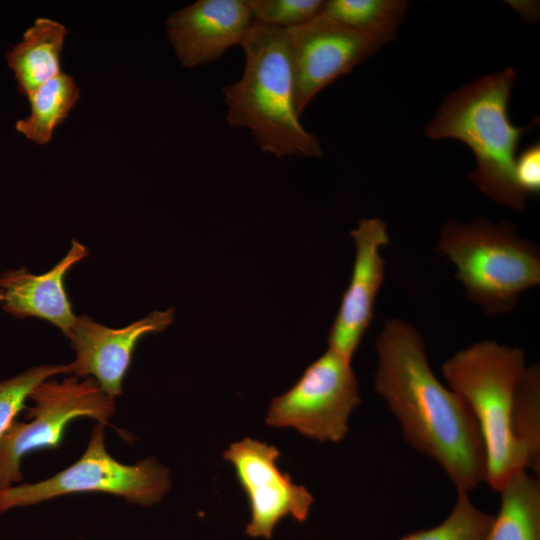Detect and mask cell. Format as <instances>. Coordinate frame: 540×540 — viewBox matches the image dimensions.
I'll list each match as a JSON object with an SVG mask.
<instances>
[{
	"label": "cell",
	"mask_w": 540,
	"mask_h": 540,
	"mask_svg": "<svg viewBox=\"0 0 540 540\" xmlns=\"http://www.w3.org/2000/svg\"><path fill=\"white\" fill-rule=\"evenodd\" d=\"M374 389L398 420L405 440L435 461L457 491L485 482L486 462L478 425L465 401L430 368L420 333L392 318L377 336Z\"/></svg>",
	"instance_id": "cell-1"
},
{
	"label": "cell",
	"mask_w": 540,
	"mask_h": 540,
	"mask_svg": "<svg viewBox=\"0 0 540 540\" xmlns=\"http://www.w3.org/2000/svg\"><path fill=\"white\" fill-rule=\"evenodd\" d=\"M240 46V79L222 88L231 127L248 129L261 152L283 157H321L319 139L300 122L286 29L253 23Z\"/></svg>",
	"instance_id": "cell-2"
},
{
	"label": "cell",
	"mask_w": 540,
	"mask_h": 540,
	"mask_svg": "<svg viewBox=\"0 0 540 540\" xmlns=\"http://www.w3.org/2000/svg\"><path fill=\"white\" fill-rule=\"evenodd\" d=\"M514 80V69L506 68L449 94L425 134L465 143L477 162L471 182L497 204L521 211L527 196L515 180V152L529 127L514 126L508 116Z\"/></svg>",
	"instance_id": "cell-3"
},
{
	"label": "cell",
	"mask_w": 540,
	"mask_h": 540,
	"mask_svg": "<svg viewBox=\"0 0 540 540\" xmlns=\"http://www.w3.org/2000/svg\"><path fill=\"white\" fill-rule=\"evenodd\" d=\"M525 367L521 348L490 340L457 351L441 367L448 387L465 401L478 425L485 482L496 491L514 474L527 471L511 432L516 386Z\"/></svg>",
	"instance_id": "cell-4"
},
{
	"label": "cell",
	"mask_w": 540,
	"mask_h": 540,
	"mask_svg": "<svg viewBox=\"0 0 540 540\" xmlns=\"http://www.w3.org/2000/svg\"><path fill=\"white\" fill-rule=\"evenodd\" d=\"M437 251L454 264L466 298L488 315L512 311L522 292L540 284L538 247L506 220L447 221Z\"/></svg>",
	"instance_id": "cell-5"
},
{
	"label": "cell",
	"mask_w": 540,
	"mask_h": 540,
	"mask_svg": "<svg viewBox=\"0 0 540 540\" xmlns=\"http://www.w3.org/2000/svg\"><path fill=\"white\" fill-rule=\"evenodd\" d=\"M104 426H94L85 452L68 468L34 484L0 490V512L81 492L109 493L141 506L158 503L171 488L169 471L155 458L133 465L114 459L105 447Z\"/></svg>",
	"instance_id": "cell-6"
},
{
	"label": "cell",
	"mask_w": 540,
	"mask_h": 540,
	"mask_svg": "<svg viewBox=\"0 0 540 540\" xmlns=\"http://www.w3.org/2000/svg\"><path fill=\"white\" fill-rule=\"evenodd\" d=\"M33 405L26 407L29 422L13 421L0 438V490L22 479V458L35 450L57 448L66 426L79 417L103 425L115 413L114 399L95 379L69 376L62 381L47 379L30 393Z\"/></svg>",
	"instance_id": "cell-7"
},
{
	"label": "cell",
	"mask_w": 540,
	"mask_h": 540,
	"mask_svg": "<svg viewBox=\"0 0 540 540\" xmlns=\"http://www.w3.org/2000/svg\"><path fill=\"white\" fill-rule=\"evenodd\" d=\"M351 361L328 348L292 388L271 401L267 425L291 427L319 442L343 440L350 415L361 402Z\"/></svg>",
	"instance_id": "cell-8"
},
{
	"label": "cell",
	"mask_w": 540,
	"mask_h": 540,
	"mask_svg": "<svg viewBox=\"0 0 540 540\" xmlns=\"http://www.w3.org/2000/svg\"><path fill=\"white\" fill-rule=\"evenodd\" d=\"M287 33L299 115L322 89L393 39L354 30L324 12Z\"/></svg>",
	"instance_id": "cell-9"
},
{
	"label": "cell",
	"mask_w": 540,
	"mask_h": 540,
	"mask_svg": "<svg viewBox=\"0 0 540 540\" xmlns=\"http://www.w3.org/2000/svg\"><path fill=\"white\" fill-rule=\"evenodd\" d=\"M280 451L274 445L244 438L232 443L223 458L230 462L250 507L246 534L271 539L276 525L285 517L302 523L310 513L313 495L295 484L280 470Z\"/></svg>",
	"instance_id": "cell-10"
},
{
	"label": "cell",
	"mask_w": 540,
	"mask_h": 540,
	"mask_svg": "<svg viewBox=\"0 0 540 540\" xmlns=\"http://www.w3.org/2000/svg\"><path fill=\"white\" fill-rule=\"evenodd\" d=\"M350 236L355 245L352 275L327 340L328 348L352 360L373 319L375 301L385 279V260L380 250L388 244L389 234L382 219L363 218Z\"/></svg>",
	"instance_id": "cell-11"
},
{
	"label": "cell",
	"mask_w": 540,
	"mask_h": 540,
	"mask_svg": "<svg viewBox=\"0 0 540 540\" xmlns=\"http://www.w3.org/2000/svg\"><path fill=\"white\" fill-rule=\"evenodd\" d=\"M174 317V310L153 311L123 328H109L89 316L76 318L69 339L76 357L68 364L78 378L90 376L111 398L122 394V383L137 342L145 335L161 332Z\"/></svg>",
	"instance_id": "cell-12"
},
{
	"label": "cell",
	"mask_w": 540,
	"mask_h": 540,
	"mask_svg": "<svg viewBox=\"0 0 540 540\" xmlns=\"http://www.w3.org/2000/svg\"><path fill=\"white\" fill-rule=\"evenodd\" d=\"M253 23L246 0H198L172 12L166 27L179 62L193 68L240 45Z\"/></svg>",
	"instance_id": "cell-13"
},
{
	"label": "cell",
	"mask_w": 540,
	"mask_h": 540,
	"mask_svg": "<svg viewBox=\"0 0 540 540\" xmlns=\"http://www.w3.org/2000/svg\"><path fill=\"white\" fill-rule=\"evenodd\" d=\"M88 254L87 248L72 240L70 250L45 274L34 275L27 269L0 274V296L4 311L17 318L37 317L58 327L69 338L77 316L64 290L66 272Z\"/></svg>",
	"instance_id": "cell-14"
},
{
	"label": "cell",
	"mask_w": 540,
	"mask_h": 540,
	"mask_svg": "<svg viewBox=\"0 0 540 540\" xmlns=\"http://www.w3.org/2000/svg\"><path fill=\"white\" fill-rule=\"evenodd\" d=\"M66 34L63 24L38 18L10 49L6 61L21 94L28 96L62 72L60 57Z\"/></svg>",
	"instance_id": "cell-15"
},
{
	"label": "cell",
	"mask_w": 540,
	"mask_h": 540,
	"mask_svg": "<svg viewBox=\"0 0 540 540\" xmlns=\"http://www.w3.org/2000/svg\"><path fill=\"white\" fill-rule=\"evenodd\" d=\"M498 492L500 508L485 540H540L539 477L520 471Z\"/></svg>",
	"instance_id": "cell-16"
},
{
	"label": "cell",
	"mask_w": 540,
	"mask_h": 540,
	"mask_svg": "<svg viewBox=\"0 0 540 540\" xmlns=\"http://www.w3.org/2000/svg\"><path fill=\"white\" fill-rule=\"evenodd\" d=\"M79 97L80 89L74 79L59 73L27 96L31 113L16 122V130L39 145L48 143Z\"/></svg>",
	"instance_id": "cell-17"
},
{
	"label": "cell",
	"mask_w": 540,
	"mask_h": 540,
	"mask_svg": "<svg viewBox=\"0 0 540 540\" xmlns=\"http://www.w3.org/2000/svg\"><path fill=\"white\" fill-rule=\"evenodd\" d=\"M516 450L527 471L540 473V367L526 366L518 380L511 419Z\"/></svg>",
	"instance_id": "cell-18"
},
{
	"label": "cell",
	"mask_w": 540,
	"mask_h": 540,
	"mask_svg": "<svg viewBox=\"0 0 540 540\" xmlns=\"http://www.w3.org/2000/svg\"><path fill=\"white\" fill-rule=\"evenodd\" d=\"M407 7L402 0H329L323 12L354 30L394 38Z\"/></svg>",
	"instance_id": "cell-19"
},
{
	"label": "cell",
	"mask_w": 540,
	"mask_h": 540,
	"mask_svg": "<svg viewBox=\"0 0 540 540\" xmlns=\"http://www.w3.org/2000/svg\"><path fill=\"white\" fill-rule=\"evenodd\" d=\"M492 520L493 515L476 507L468 492L457 491L455 504L443 522L399 540H485Z\"/></svg>",
	"instance_id": "cell-20"
},
{
	"label": "cell",
	"mask_w": 540,
	"mask_h": 540,
	"mask_svg": "<svg viewBox=\"0 0 540 540\" xmlns=\"http://www.w3.org/2000/svg\"><path fill=\"white\" fill-rule=\"evenodd\" d=\"M58 374H71L69 366L42 365L0 381V438L25 408V400L32 390L42 381Z\"/></svg>",
	"instance_id": "cell-21"
},
{
	"label": "cell",
	"mask_w": 540,
	"mask_h": 540,
	"mask_svg": "<svg viewBox=\"0 0 540 540\" xmlns=\"http://www.w3.org/2000/svg\"><path fill=\"white\" fill-rule=\"evenodd\" d=\"M254 23L292 29L311 21L324 11L322 0H246Z\"/></svg>",
	"instance_id": "cell-22"
},
{
	"label": "cell",
	"mask_w": 540,
	"mask_h": 540,
	"mask_svg": "<svg viewBox=\"0 0 540 540\" xmlns=\"http://www.w3.org/2000/svg\"><path fill=\"white\" fill-rule=\"evenodd\" d=\"M515 180L520 190L528 194L540 192V146L535 143L515 159Z\"/></svg>",
	"instance_id": "cell-23"
},
{
	"label": "cell",
	"mask_w": 540,
	"mask_h": 540,
	"mask_svg": "<svg viewBox=\"0 0 540 540\" xmlns=\"http://www.w3.org/2000/svg\"><path fill=\"white\" fill-rule=\"evenodd\" d=\"M0 301H1V296H0Z\"/></svg>",
	"instance_id": "cell-24"
}]
</instances>
